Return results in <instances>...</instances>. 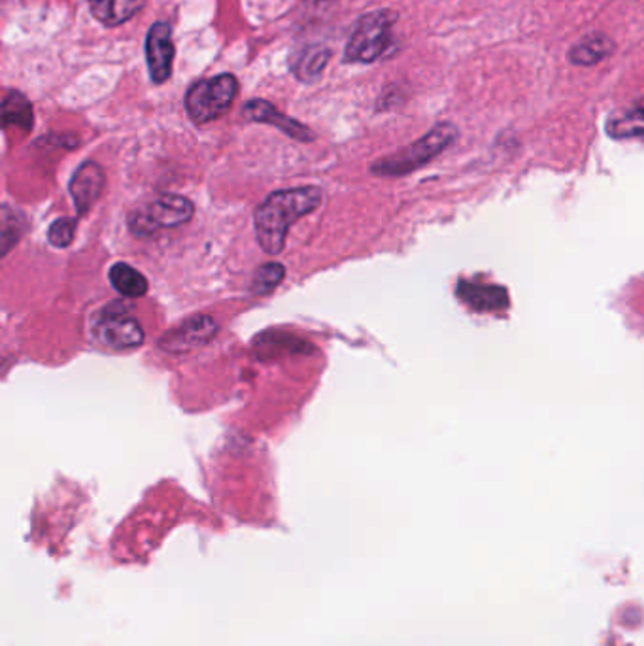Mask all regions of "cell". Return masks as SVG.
Listing matches in <instances>:
<instances>
[{
    "mask_svg": "<svg viewBox=\"0 0 644 646\" xmlns=\"http://www.w3.org/2000/svg\"><path fill=\"white\" fill-rule=\"evenodd\" d=\"M320 187L304 186L274 192L255 208V236L263 252L282 254L292 225L322 205Z\"/></svg>",
    "mask_w": 644,
    "mask_h": 646,
    "instance_id": "1",
    "label": "cell"
},
{
    "mask_svg": "<svg viewBox=\"0 0 644 646\" xmlns=\"http://www.w3.org/2000/svg\"><path fill=\"white\" fill-rule=\"evenodd\" d=\"M456 138H458V129L452 124H439L426 137H421L407 148L399 149L393 156L374 163L371 173L379 176L410 175L416 168L428 165L431 159L442 154Z\"/></svg>",
    "mask_w": 644,
    "mask_h": 646,
    "instance_id": "2",
    "label": "cell"
},
{
    "mask_svg": "<svg viewBox=\"0 0 644 646\" xmlns=\"http://www.w3.org/2000/svg\"><path fill=\"white\" fill-rule=\"evenodd\" d=\"M396 21L397 13L391 10H379L358 19L348 38L344 59L348 62H374L390 53Z\"/></svg>",
    "mask_w": 644,
    "mask_h": 646,
    "instance_id": "3",
    "label": "cell"
},
{
    "mask_svg": "<svg viewBox=\"0 0 644 646\" xmlns=\"http://www.w3.org/2000/svg\"><path fill=\"white\" fill-rule=\"evenodd\" d=\"M238 95V80L233 75H219L195 81L186 94L187 116L193 124L205 125L230 112Z\"/></svg>",
    "mask_w": 644,
    "mask_h": 646,
    "instance_id": "4",
    "label": "cell"
},
{
    "mask_svg": "<svg viewBox=\"0 0 644 646\" xmlns=\"http://www.w3.org/2000/svg\"><path fill=\"white\" fill-rule=\"evenodd\" d=\"M192 200L182 195H162L129 214V229L135 236H152L159 229L184 225L193 218Z\"/></svg>",
    "mask_w": 644,
    "mask_h": 646,
    "instance_id": "5",
    "label": "cell"
},
{
    "mask_svg": "<svg viewBox=\"0 0 644 646\" xmlns=\"http://www.w3.org/2000/svg\"><path fill=\"white\" fill-rule=\"evenodd\" d=\"M97 341L113 350L137 349L144 342V330L137 317L133 316L129 306L121 301L106 305L94 317L91 325Z\"/></svg>",
    "mask_w": 644,
    "mask_h": 646,
    "instance_id": "6",
    "label": "cell"
},
{
    "mask_svg": "<svg viewBox=\"0 0 644 646\" xmlns=\"http://www.w3.org/2000/svg\"><path fill=\"white\" fill-rule=\"evenodd\" d=\"M217 335V323L211 316H193L168 331L159 341V349L168 354H186L201 349Z\"/></svg>",
    "mask_w": 644,
    "mask_h": 646,
    "instance_id": "7",
    "label": "cell"
},
{
    "mask_svg": "<svg viewBox=\"0 0 644 646\" xmlns=\"http://www.w3.org/2000/svg\"><path fill=\"white\" fill-rule=\"evenodd\" d=\"M146 59H148L149 78L162 86L170 80L174 62L173 29L168 23L157 21L149 27L146 37Z\"/></svg>",
    "mask_w": 644,
    "mask_h": 646,
    "instance_id": "8",
    "label": "cell"
},
{
    "mask_svg": "<svg viewBox=\"0 0 644 646\" xmlns=\"http://www.w3.org/2000/svg\"><path fill=\"white\" fill-rule=\"evenodd\" d=\"M242 116L248 119V121H255V124L273 125V127L280 129L287 137L297 140V143H312L316 138V135L310 131L306 125L299 124L297 119L290 118V116L280 112L279 108L271 105L269 100H250L248 105L244 106Z\"/></svg>",
    "mask_w": 644,
    "mask_h": 646,
    "instance_id": "9",
    "label": "cell"
},
{
    "mask_svg": "<svg viewBox=\"0 0 644 646\" xmlns=\"http://www.w3.org/2000/svg\"><path fill=\"white\" fill-rule=\"evenodd\" d=\"M105 170L99 163L86 161L76 170L70 180V195L80 216L91 211V206L97 203L100 193L105 189Z\"/></svg>",
    "mask_w": 644,
    "mask_h": 646,
    "instance_id": "10",
    "label": "cell"
},
{
    "mask_svg": "<svg viewBox=\"0 0 644 646\" xmlns=\"http://www.w3.org/2000/svg\"><path fill=\"white\" fill-rule=\"evenodd\" d=\"M458 297L464 301L465 305L478 312L505 311L508 306V295L502 287L482 284V282H469V280L459 282Z\"/></svg>",
    "mask_w": 644,
    "mask_h": 646,
    "instance_id": "11",
    "label": "cell"
},
{
    "mask_svg": "<svg viewBox=\"0 0 644 646\" xmlns=\"http://www.w3.org/2000/svg\"><path fill=\"white\" fill-rule=\"evenodd\" d=\"M331 59V50L325 45L304 46L292 57L290 69L299 81L304 84H314L320 80L323 70L328 67Z\"/></svg>",
    "mask_w": 644,
    "mask_h": 646,
    "instance_id": "12",
    "label": "cell"
},
{
    "mask_svg": "<svg viewBox=\"0 0 644 646\" xmlns=\"http://www.w3.org/2000/svg\"><path fill=\"white\" fill-rule=\"evenodd\" d=\"M148 0H87L95 19L106 27H119L135 18Z\"/></svg>",
    "mask_w": 644,
    "mask_h": 646,
    "instance_id": "13",
    "label": "cell"
},
{
    "mask_svg": "<svg viewBox=\"0 0 644 646\" xmlns=\"http://www.w3.org/2000/svg\"><path fill=\"white\" fill-rule=\"evenodd\" d=\"M108 276H110L114 290L121 293L124 297H144L146 292H148V280L144 278V274L140 271L130 267L127 263H114Z\"/></svg>",
    "mask_w": 644,
    "mask_h": 646,
    "instance_id": "14",
    "label": "cell"
},
{
    "mask_svg": "<svg viewBox=\"0 0 644 646\" xmlns=\"http://www.w3.org/2000/svg\"><path fill=\"white\" fill-rule=\"evenodd\" d=\"M2 124L4 127H19L23 131H31L35 127V112L26 95L19 91H8L2 100Z\"/></svg>",
    "mask_w": 644,
    "mask_h": 646,
    "instance_id": "15",
    "label": "cell"
},
{
    "mask_svg": "<svg viewBox=\"0 0 644 646\" xmlns=\"http://www.w3.org/2000/svg\"><path fill=\"white\" fill-rule=\"evenodd\" d=\"M614 51V42L611 38L605 37V35H589L588 38H584L583 42L569 51L570 61L575 65H595V62L603 61L605 57L611 56Z\"/></svg>",
    "mask_w": 644,
    "mask_h": 646,
    "instance_id": "16",
    "label": "cell"
},
{
    "mask_svg": "<svg viewBox=\"0 0 644 646\" xmlns=\"http://www.w3.org/2000/svg\"><path fill=\"white\" fill-rule=\"evenodd\" d=\"M608 133L614 138H643L644 140V100L616 114L608 121Z\"/></svg>",
    "mask_w": 644,
    "mask_h": 646,
    "instance_id": "17",
    "label": "cell"
},
{
    "mask_svg": "<svg viewBox=\"0 0 644 646\" xmlns=\"http://www.w3.org/2000/svg\"><path fill=\"white\" fill-rule=\"evenodd\" d=\"M285 268L280 263H265L257 268L254 282H252V293L255 295H269L280 286V282L284 280Z\"/></svg>",
    "mask_w": 644,
    "mask_h": 646,
    "instance_id": "18",
    "label": "cell"
},
{
    "mask_svg": "<svg viewBox=\"0 0 644 646\" xmlns=\"http://www.w3.org/2000/svg\"><path fill=\"white\" fill-rule=\"evenodd\" d=\"M76 225H78V219L75 218L56 219L48 231V241H50L51 246L69 248L75 241Z\"/></svg>",
    "mask_w": 644,
    "mask_h": 646,
    "instance_id": "19",
    "label": "cell"
}]
</instances>
